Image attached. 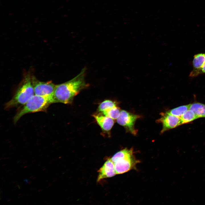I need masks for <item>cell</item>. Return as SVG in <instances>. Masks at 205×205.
Here are the masks:
<instances>
[{"instance_id":"6da1fadb","label":"cell","mask_w":205,"mask_h":205,"mask_svg":"<svg viewBox=\"0 0 205 205\" xmlns=\"http://www.w3.org/2000/svg\"><path fill=\"white\" fill-rule=\"evenodd\" d=\"M86 68H83L76 76L65 83L56 85L54 94L55 103H71L74 97L89 86L85 80Z\"/></svg>"},{"instance_id":"7a4b0ae2","label":"cell","mask_w":205,"mask_h":205,"mask_svg":"<svg viewBox=\"0 0 205 205\" xmlns=\"http://www.w3.org/2000/svg\"><path fill=\"white\" fill-rule=\"evenodd\" d=\"M54 96H43L34 95L17 112L14 116V123L27 113L45 111L51 104L54 103Z\"/></svg>"},{"instance_id":"3957f363","label":"cell","mask_w":205,"mask_h":205,"mask_svg":"<svg viewBox=\"0 0 205 205\" xmlns=\"http://www.w3.org/2000/svg\"><path fill=\"white\" fill-rule=\"evenodd\" d=\"M116 174H121L134 169L139 162L134 157L133 149L125 148L116 153L111 159Z\"/></svg>"},{"instance_id":"277c9868","label":"cell","mask_w":205,"mask_h":205,"mask_svg":"<svg viewBox=\"0 0 205 205\" xmlns=\"http://www.w3.org/2000/svg\"><path fill=\"white\" fill-rule=\"evenodd\" d=\"M34 95L32 82L27 78L19 87L11 99L5 104V108L22 106Z\"/></svg>"},{"instance_id":"5b68a950","label":"cell","mask_w":205,"mask_h":205,"mask_svg":"<svg viewBox=\"0 0 205 205\" xmlns=\"http://www.w3.org/2000/svg\"><path fill=\"white\" fill-rule=\"evenodd\" d=\"M140 118L139 115L122 110L116 121L118 124L123 126L128 132L135 135L137 132L135 128V124L136 120Z\"/></svg>"},{"instance_id":"8992f818","label":"cell","mask_w":205,"mask_h":205,"mask_svg":"<svg viewBox=\"0 0 205 205\" xmlns=\"http://www.w3.org/2000/svg\"><path fill=\"white\" fill-rule=\"evenodd\" d=\"M32 82L34 95L43 96H54L56 85L52 82L34 80Z\"/></svg>"},{"instance_id":"52a82bcc","label":"cell","mask_w":205,"mask_h":205,"mask_svg":"<svg viewBox=\"0 0 205 205\" xmlns=\"http://www.w3.org/2000/svg\"><path fill=\"white\" fill-rule=\"evenodd\" d=\"M161 114V116L157 120V122L161 123L162 124L161 133L182 125L180 117L172 115L166 112L162 113Z\"/></svg>"},{"instance_id":"ba28073f","label":"cell","mask_w":205,"mask_h":205,"mask_svg":"<svg viewBox=\"0 0 205 205\" xmlns=\"http://www.w3.org/2000/svg\"><path fill=\"white\" fill-rule=\"evenodd\" d=\"M93 116L102 131L109 134L114 123V120L100 112L93 114Z\"/></svg>"},{"instance_id":"9c48e42d","label":"cell","mask_w":205,"mask_h":205,"mask_svg":"<svg viewBox=\"0 0 205 205\" xmlns=\"http://www.w3.org/2000/svg\"><path fill=\"white\" fill-rule=\"evenodd\" d=\"M97 182L104 178L111 177L116 174L114 163L111 159H108L98 171Z\"/></svg>"},{"instance_id":"30bf717a","label":"cell","mask_w":205,"mask_h":205,"mask_svg":"<svg viewBox=\"0 0 205 205\" xmlns=\"http://www.w3.org/2000/svg\"><path fill=\"white\" fill-rule=\"evenodd\" d=\"M189 109L192 110L199 118H205V104L195 102L190 104Z\"/></svg>"},{"instance_id":"8fae6325","label":"cell","mask_w":205,"mask_h":205,"mask_svg":"<svg viewBox=\"0 0 205 205\" xmlns=\"http://www.w3.org/2000/svg\"><path fill=\"white\" fill-rule=\"evenodd\" d=\"M192 61L193 69L196 70L200 68L205 63V53H199L195 55Z\"/></svg>"},{"instance_id":"7c38bea8","label":"cell","mask_w":205,"mask_h":205,"mask_svg":"<svg viewBox=\"0 0 205 205\" xmlns=\"http://www.w3.org/2000/svg\"><path fill=\"white\" fill-rule=\"evenodd\" d=\"M180 118L182 124L189 123L199 118L193 111L189 109L186 111Z\"/></svg>"},{"instance_id":"4fadbf2b","label":"cell","mask_w":205,"mask_h":205,"mask_svg":"<svg viewBox=\"0 0 205 205\" xmlns=\"http://www.w3.org/2000/svg\"><path fill=\"white\" fill-rule=\"evenodd\" d=\"M190 106V104L181 106L166 112L172 115L180 118L186 111L189 109Z\"/></svg>"},{"instance_id":"5bb4252c","label":"cell","mask_w":205,"mask_h":205,"mask_svg":"<svg viewBox=\"0 0 205 205\" xmlns=\"http://www.w3.org/2000/svg\"><path fill=\"white\" fill-rule=\"evenodd\" d=\"M120 111L119 107L116 106L100 113L113 120H116L119 117Z\"/></svg>"},{"instance_id":"9a60e30c","label":"cell","mask_w":205,"mask_h":205,"mask_svg":"<svg viewBox=\"0 0 205 205\" xmlns=\"http://www.w3.org/2000/svg\"><path fill=\"white\" fill-rule=\"evenodd\" d=\"M116 106L117 105L116 102L109 100H105L101 102L99 105L97 110V111L102 112Z\"/></svg>"},{"instance_id":"2e32d148","label":"cell","mask_w":205,"mask_h":205,"mask_svg":"<svg viewBox=\"0 0 205 205\" xmlns=\"http://www.w3.org/2000/svg\"><path fill=\"white\" fill-rule=\"evenodd\" d=\"M205 73V63L200 69L196 70H192L189 74V77H196L200 75Z\"/></svg>"},{"instance_id":"e0dca14e","label":"cell","mask_w":205,"mask_h":205,"mask_svg":"<svg viewBox=\"0 0 205 205\" xmlns=\"http://www.w3.org/2000/svg\"><path fill=\"white\" fill-rule=\"evenodd\" d=\"M24 181L26 182L27 183H28V180H27L26 179H24Z\"/></svg>"},{"instance_id":"ac0fdd59","label":"cell","mask_w":205,"mask_h":205,"mask_svg":"<svg viewBox=\"0 0 205 205\" xmlns=\"http://www.w3.org/2000/svg\"><path fill=\"white\" fill-rule=\"evenodd\" d=\"M17 185H18V187L19 189H20V186L19 184H17Z\"/></svg>"},{"instance_id":"d6986e66","label":"cell","mask_w":205,"mask_h":205,"mask_svg":"<svg viewBox=\"0 0 205 205\" xmlns=\"http://www.w3.org/2000/svg\"><path fill=\"white\" fill-rule=\"evenodd\" d=\"M31 182H32V181H30L28 182V184H30L31 183Z\"/></svg>"},{"instance_id":"ffe728a7","label":"cell","mask_w":205,"mask_h":205,"mask_svg":"<svg viewBox=\"0 0 205 205\" xmlns=\"http://www.w3.org/2000/svg\"><path fill=\"white\" fill-rule=\"evenodd\" d=\"M10 158L9 157H5V158H4L3 159H4V160H5V159H8V158Z\"/></svg>"},{"instance_id":"44dd1931","label":"cell","mask_w":205,"mask_h":205,"mask_svg":"<svg viewBox=\"0 0 205 205\" xmlns=\"http://www.w3.org/2000/svg\"><path fill=\"white\" fill-rule=\"evenodd\" d=\"M11 200V199H9L8 200H7V202H9L10 201V200Z\"/></svg>"},{"instance_id":"7402d4cb","label":"cell","mask_w":205,"mask_h":205,"mask_svg":"<svg viewBox=\"0 0 205 205\" xmlns=\"http://www.w3.org/2000/svg\"><path fill=\"white\" fill-rule=\"evenodd\" d=\"M16 182H17V181H14L12 183H16Z\"/></svg>"},{"instance_id":"603a6c76","label":"cell","mask_w":205,"mask_h":205,"mask_svg":"<svg viewBox=\"0 0 205 205\" xmlns=\"http://www.w3.org/2000/svg\"><path fill=\"white\" fill-rule=\"evenodd\" d=\"M22 161V160H20L19 161H18L17 163H19V162H20V161Z\"/></svg>"},{"instance_id":"cb8c5ba5","label":"cell","mask_w":205,"mask_h":205,"mask_svg":"<svg viewBox=\"0 0 205 205\" xmlns=\"http://www.w3.org/2000/svg\"><path fill=\"white\" fill-rule=\"evenodd\" d=\"M28 166H25L24 167V168H25L27 167Z\"/></svg>"},{"instance_id":"d4e9b609","label":"cell","mask_w":205,"mask_h":205,"mask_svg":"<svg viewBox=\"0 0 205 205\" xmlns=\"http://www.w3.org/2000/svg\"><path fill=\"white\" fill-rule=\"evenodd\" d=\"M33 177V176H30V177H29V178H32V177Z\"/></svg>"},{"instance_id":"484cf974","label":"cell","mask_w":205,"mask_h":205,"mask_svg":"<svg viewBox=\"0 0 205 205\" xmlns=\"http://www.w3.org/2000/svg\"><path fill=\"white\" fill-rule=\"evenodd\" d=\"M40 191H41V189H40V190H38V192H40Z\"/></svg>"},{"instance_id":"4316f807","label":"cell","mask_w":205,"mask_h":205,"mask_svg":"<svg viewBox=\"0 0 205 205\" xmlns=\"http://www.w3.org/2000/svg\"><path fill=\"white\" fill-rule=\"evenodd\" d=\"M21 194H22V193H20L19 194H18V196H20V195H21Z\"/></svg>"},{"instance_id":"83f0119b","label":"cell","mask_w":205,"mask_h":205,"mask_svg":"<svg viewBox=\"0 0 205 205\" xmlns=\"http://www.w3.org/2000/svg\"><path fill=\"white\" fill-rule=\"evenodd\" d=\"M52 184V183H51V184H50L49 185V186H50Z\"/></svg>"},{"instance_id":"f1b7e54d","label":"cell","mask_w":205,"mask_h":205,"mask_svg":"<svg viewBox=\"0 0 205 205\" xmlns=\"http://www.w3.org/2000/svg\"><path fill=\"white\" fill-rule=\"evenodd\" d=\"M36 189V188H33V190H35Z\"/></svg>"},{"instance_id":"f546056e","label":"cell","mask_w":205,"mask_h":205,"mask_svg":"<svg viewBox=\"0 0 205 205\" xmlns=\"http://www.w3.org/2000/svg\"><path fill=\"white\" fill-rule=\"evenodd\" d=\"M46 169H45V168L43 169V171H44L45 170H46Z\"/></svg>"},{"instance_id":"4dcf8cb0","label":"cell","mask_w":205,"mask_h":205,"mask_svg":"<svg viewBox=\"0 0 205 205\" xmlns=\"http://www.w3.org/2000/svg\"><path fill=\"white\" fill-rule=\"evenodd\" d=\"M36 178V177H34L32 178L33 179H34Z\"/></svg>"},{"instance_id":"1f68e13d","label":"cell","mask_w":205,"mask_h":205,"mask_svg":"<svg viewBox=\"0 0 205 205\" xmlns=\"http://www.w3.org/2000/svg\"><path fill=\"white\" fill-rule=\"evenodd\" d=\"M21 196H19V197H18V198H21Z\"/></svg>"},{"instance_id":"d6a6232c","label":"cell","mask_w":205,"mask_h":205,"mask_svg":"<svg viewBox=\"0 0 205 205\" xmlns=\"http://www.w3.org/2000/svg\"><path fill=\"white\" fill-rule=\"evenodd\" d=\"M5 164H4L2 165V166H5Z\"/></svg>"},{"instance_id":"836d02e7","label":"cell","mask_w":205,"mask_h":205,"mask_svg":"<svg viewBox=\"0 0 205 205\" xmlns=\"http://www.w3.org/2000/svg\"><path fill=\"white\" fill-rule=\"evenodd\" d=\"M49 202H47L46 203V204H49Z\"/></svg>"},{"instance_id":"e575fe53","label":"cell","mask_w":205,"mask_h":205,"mask_svg":"<svg viewBox=\"0 0 205 205\" xmlns=\"http://www.w3.org/2000/svg\"><path fill=\"white\" fill-rule=\"evenodd\" d=\"M26 161H24V162H23V163H26Z\"/></svg>"},{"instance_id":"d590c367","label":"cell","mask_w":205,"mask_h":205,"mask_svg":"<svg viewBox=\"0 0 205 205\" xmlns=\"http://www.w3.org/2000/svg\"><path fill=\"white\" fill-rule=\"evenodd\" d=\"M6 181V180H5L4 181H3V182H5V181Z\"/></svg>"},{"instance_id":"8d00e7d4","label":"cell","mask_w":205,"mask_h":205,"mask_svg":"<svg viewBox=\"0 0 205 205\" xmlns=\"http://www.w3.org/2000/svg\"><path fill=\"white\" fill-rule=\"evenodd\" d=\"M47 202V201H45L44 203H46Z\"/></svg>"},{"instance_id":"74e56055","label":"cell","mask_w":205,"mask_h":205,"mask_svg":"<svg viewBox=\"0 0 205 205\" xmlns=\"http://www.w3.org/2000/svg\"><path fill=\"white\" fill-rule=\"evenodd\" d=\"M10 171V170H8L7 171V172H8Z\"/></svg>"},{"instance_id":"f35d334b","label":"cell","mask_w":205,"mask_h":205,"mask_svg":"<svg viewBox=\"0 0 205 205\" xmlns=\"http://www.w3.org/2000/svg\"><path fill=\"white\" fill-rule=\"evenodd\" d=\"M13 175V174H10V175H9V176H11V175Z\"/></svg>"},{"instance_id":"ab89813d","label":"cell","mask_w":205,"mask_h":205,"mask_svg":"<svg viewBox=\"0 0 205 205\" xmlns=\"http://www.w3.org/2000/svg\"><path fill=\"white\" fill-rule=\"evenodd\" d=\"M17 186H18V185H17L15 186V187H17Z\"/></svg>"},{"instance_id":"60d3db41","label":"cell","mask_w":205,"mask_h":205,"mask_svg":"<svg viewBox=\"0 0 205 205\" xmlns=\"http://www.w3.org/2000/svg\"><path fill=\"white\" fill-rule=\"evenodd\" d=\"M29 194H27L25 195V196H27V195H28Z\"/></svg>"},{"instance_id":"b9f144b4","label":"cell","mask_w":205,"mask_h":205,"mask_svg":"<svg viewBox=\"0 0 205 205\" xmlns=\"http://www.w3.org/2000/svg\"><path fill=\"white\" fill-rule=\"evenodd\" d=\"M23 156V155H20V156L21 157L22 156Z\"/></svg>"},{"instance_id":"7bdbcfd3","label":"cell","mask_w":205,"mask_h":205,"mask_svg":"<svg viewBox=\"0 0 205 205\" xmlns=\"http://www.w3.org/2000/svg\"><path fill=\"white\" fill-rule=\"evenodd\" d=\"M34 161H32V163H33L34 162Z\"/></svg>"},{"instance_id":"ee69618b","label":"cell","mask_w":205,"mask_h":205,"mask_svg":"<svg viewBox=\"0 0 205 205\" xmlns=\"http://www.w3.org/2000/svg\"><path fill=\"white\" fill-rule=\"evenodd\" d=\"M43 190V189H41V191H42Z\"/></svg>"},{"instance_id":"f6af8a7d","label":"cell","mask_w":205,"mask_h":205,"mask_svg":"<svg viewBox=\"0 0 205 205\" xmlns=\"http://www.w3.org/2000/svg\"><path fill=\"white\" fill-rule=\"evenodd\" d=\"M3 159V158H1V159H0V160H2V159Z\"/></svg>"},{"instance_id":"bcb514c9","label":"cell","mask_w":205,"mask_h":205,"mask_svg":"<svg viewBox=\"0 0 205 205\" xmlns=\"http://www.w3.org/2000/svg\"><path fill=\"white\" fill-rule=\"evenodd\" d=\"M22 184H23V183H21V184H20L22 185Z\"/></svg>"},{"instance_id":"7dc6e473","label":"cell","mask_w":205,"mask_h":205,"mask_svg":"<svg viewBox=\"0 0 205 205\" xmlns=\"http://www.w3.org/2000/svg\"><path fill=\"white\" fill-rule=\"evenodd\" d=\"M5 155V154H3V155H2V156H4V155Z\"/></svg>"},{"instance_id":"c3c4849f","label":"cell","mask_w":205,"mask_h":205,"mask_svg":"<svg viewBox=\"0 0 205 205\" xmlns=\"http://www.w3.org/2000/svg\"><path fill=\"white\" fill-rule=\"evenodd\" d=\"M23 163V162L22 161H21L20 162V163Z\"/></svg>"},{"instance_id":"681fc988","label":"cell","mask_w":205,"mask_h":205,"mask_svg":"<svg viewBox=\"0 0 205 205\" xmlns=\"http://www.w3.org/2000/svg\"><path fill=\"white\" fill-rule=\"evenodd\" d=\"M48 181H49L48 180H47L46 181V182H47Z\"/></svg>"},{"instance_id":"f907efd6","label":"cell","mask_w":205,"mask_h":205,"mask_svg":"<svg viewBox=\"0 0 205 205\" xmlns=\"http://www.w3.org/2000/svg\"><path fill=\"white\" fill-rule=\"evenodd\" d=\"M12 159V158H9V159Z\"/></svg>"},{"instance_id":"816d5d0a","label":"cell","mask_w":205,"mask_h":205,"mask_svg":"<svg viewBox=\"0 0 205 205\" xmlns=\"http://www.w3.org/2000/svg\"><path fill=\"white\" fill-rule=\"evenodd\" d=\"M15 190L14 189H12V191H13V190Z\"/></svg>"},{"instance_id":"f5cc1de1","label":"cell","mask_w":205,"mask_h":205,"mask_svg":"<svg viewBox=\"0 0 205 205\" xmlns=\"http://www.w3.org/2000/svg\"><path fill=\"white\" fill-rule=\"evenodd\" d=\"M41 165V164H39V165H38V166H40V165Z\"/></svg>"},{"instance_id":"db71d44e","label":"cell","mask_w":205,"mask_h":205,"mask_svg":"<svg viewBox=\"0 0 205 205\" xmlns=\"http://www.w3.org/2000/svg\"><path fill=\"white\" fill-rule=\"evenodd\" d=\"M43 155V154H42L40 155L42 156V155Z\"/></svg>"},{"instance_id":"11a10c76","label":"cell","mask_w":205,"mask_h":205,"mask_svg":"<svg viewBox=\"0 0 205 205\" xmlns=\"http://www.w3.org/2000/svg\"><path fill=\"white\" fill-rule=\"evenodd\" d=\"M3 177H2L1 178V179H2V178H3Z\"/></svg>"},{"instance_id":"9f6ffc18","label":"cell","mask_w":205,"mask_h":205,"mask_svg":"<svg viewBox=\"0 0 205 205\" xmlns=\"http://www.w3.org/2000/svg\"><path fill=\"white\" fill-rule=\"evenodd\" d=\"M49 186H47V188H48V187H49Z\"/></svg>"},{"instance_id":"6f0895ef","label":"cell","mask_w":205,"mask_h":205,"mask_svg":"<svg viewBox=\"0 0 205 205\" xmlns=\"http://www.w3.org/2000/svg\"><path fill=\"white\" fill-rule=\"evenodd\" d=\"M23 165L21 166V167H23Z\"/></svg>"},{"instance_id":"680465c9","label":"cell","mask_w":205,"mask_h":205,"mask_svg":"<svg viewBox=\"0 0 205 205\" xmlns=\"http://www.w3.org/2000/svg\"><path fill=\"white\" fill-rule=\"evenodd\" d=\"M49 156H50V155H47V157H49Z\"/></svg>"},{"instance_id":"91938a15","label":"cell","mask_w":205,"mask_h":205,"mask_svg":"<svg viewBox=\"0 0 205 205\" xmlns=\"http://www.w3.org/2000/svg\"><path fill=\"white\" fill-rule=\"evenodd\" d=\"M51 161H50V162H49V163H51Z\"/></svg>"},{"instance_id":"94428289","label":"cell","mask_w":205,"mask_h":205,"mask_svg":"<svg viewBox=\"0 0 205 205\" xmlns=\"http://www.w3.org/2000/svg\"><path fill=\"white\" fill-rule=\"evenodd\" d=\"M29 204V203H28V204H26V205H28V204Z\"/></svg>"},{"instance_id":"6125c7cd","label":"cell","mask_w":205,"mask_h":205,"mask_svg":"<svg viewBox=\"0 0 205 205\" xmlns=\"http://www.w3.org/2000/svg\"><path fill=\"white\" fill-rule=\"evenodd\" d=\"M55 181V180H54V181H53V182H54V181Z\"/></svg>"},{"instance_id":"be15d7a7","label":"cell","mask_w":205,"mask_h":205,"mask_svg":"<svg viewBox=\"0 0 205 205\" xmlns=\"http://www.w3.org/2000/svg\"><path fill=\"white\" fill-rule=\"evenodd\" d=\"M45 167V166L43 167V168H44Z\"/></svg>"},{"instance_id":"e7e4bbea","label":"cell","mask_w":205,"mask_h":205,"mask_svg":"<svg viewBox=\"0 0 205 205\" xmlns=\"http://www.w3.org/2000/svg\"><path fill=\"white\" fill-rule=\"evenodd\" d=\"M12 153H11V154H12Z\"/></svg>"},{"instance_id":"03108f58","label":"cell","mask_w":205,"mask_h":205,"mask_svg":"<svg viewBox=\"0 0 205 205\" xmlns=\"http://www.w3.org/2000/svg\"><path fill=\"white\" fill-rule=\"evenodd\" d=\"M40 193H38V194H40Z\"/></svg>"}]
</instances>
